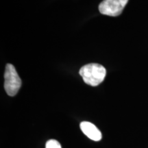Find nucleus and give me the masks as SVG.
Masks as SVG:
<instances>
[{
    "label": "nucleus",
    "instance_id": "nucleus-1",
    "mask_svg": "<svg viewBox=\"0 0 148 148\" xmlns=\"http://www.w3.org/2000/svg\"><path fill=\"white\" fill-rule=\"evenodd\" d=\"M79 73L86 84L96 86L103 81L106 75V70L101 64L90 63L83 66L79 69Z\"/></svg>",
    "mask_w": 148,
    "mask_h": 148
},
{
    "label": "nucleus",
    "instance_id": "nucleus-2",
    "mask_svg": "<svg viewBox=\"0 0 148 148\" xmlns=\"http://www.w3.org/2000/svg\"><path fill=\"white\" fill-rule=\"evenodd\" d=\"M21 86V80L18 76L14 66L7 64L4 73V88L10 96H14L17 93Z\"/></svg>",
    "mask_w": 148,
    "mask_h": 148
},
{
    "label": "nucleus",
    "instance_id": "nucleus-3",
    "mask_svg": "<svg viewBox=\"0 0 148 148\" xmlns=\"http://www.w3.org/2000/svg\"><path fill=\"white\" fill-rule=\"evenodd\" d=\"M128 0H103L99 5L100 13L111 16H119L121 14Z\"/></svg>",
    "mask_w": 148,
    "mask_h": 148
},
{
    "label": "nucleus",
    "instance_id": "nucleus-4",
    "mask_svg": "<svg viewBox=\"0 0 148 148\" xmlns=\"http://www.w3.org/2000/svg\"><path fill=\"white\" fill-rule=\"evenodd\" d=\"M80 128L82 132L88 138L92 140L99 141L102 138L100 130L92 123L88 121H83L80 123Z\"/></svg>",
    "mask_w": 148,
    "mask_h": 148
},
{
    "label": "nucleus",
    "instance_id": "nucleus-5",
    "mask_svg": "<svg viewBox=\"0 0 148 148\" xmlns=\"http://www.w3.org/2000/svg\"><path fill=\"white\" fill-rule=\"evenodd\" d=\"M45 148H62L61 145L58 140H49L46 143Z\"/></svg>",
    "mask_w": 148,
    "mask_h": 148
}]
</instances>
